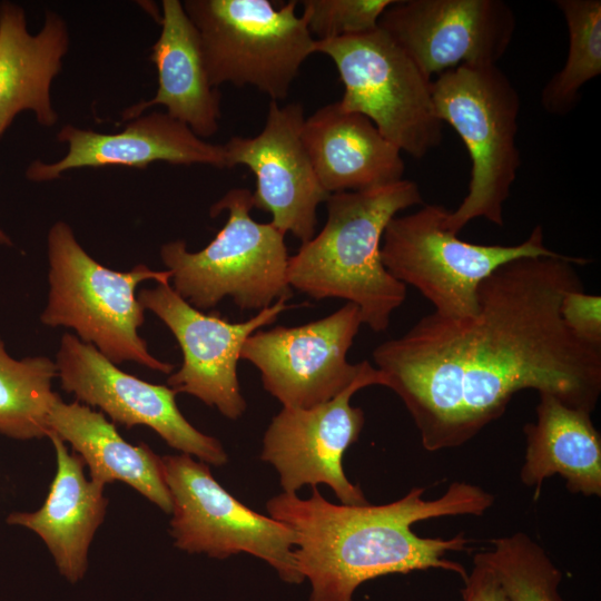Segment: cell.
<instances>
[{
	"label": "cell",
	"mask_w": 601,
	"mask_h": 601,
	"mask_svg": "<svg viewBox=\"0 0 601 601\" xmlns=\"http://www.w3.org/2000/svg\"><path fill=\"white\" fill-rule=\"evenodd\" d=\"M48 437L56 451L57 471L47 499L39 510L13 512L7 522L36 532L60 574L76 583L87 571L89 546L104 522L108 499L105 484L86 479L81 456L69 453L58 436Z\"/></svg>",
	"instance_id": "obj_19"
},
{
	"label": "cell",
	"mask_w": 601,
	"mask_h": 601,
	"mask_svg": "<svg viewBox=\"0 0 601 601\" xmlns=\"http://www.w3.org/2000/svg\"><path fill=\"white\" fill-rule=\"evenodd\" d=\"M161 31L151 47L150 60L158 73L155 97L122 114L124 120L139 117L152 106H164L174 119L187 125L199 138L218 130L220 92L210 83L199 35L179 0H164Z\"/></svg>",
	"instance_id": "obj_21"
},
{
	"label": "cell",
	"mask_w": 601,
	"mask_h": 601,
	"mask_svg": "<svg viewBox=\"0 0 601 601\" xmlns=\"http://www.w3.org/2000/svg\"><path fill=\"white\" fill-rule=\"evenodd\" d=\"M56 363L45 356L16 359L0 336V433L17 440L47 436V416L57 393Z\"/></svg>",
	"instance_id": "obj_25"
},
{
	"label": "cell",
	"mask_w": 601,
	"mask_h": 601,
	"mask_svg": "<svg viewBox=\"0 0 601 601\" xmlns=\"http://www.w3.org/2000/svg\"><path fill=\"white\" fill-rule=\"evenodd\" d=\"M302 139L322 188L328 194L368 189L403 179L401 150L365 116L338 101L305 118Z\"/></svg>",
	"instance_id": "obj_18"
},
{
	"label": "cell",
	"mask_w": 601,
	"mask_h": 601,
	"mask_svg": "<svg viewBox=\"0 0 601 601\" xmlns=\"http://www.w3.org/2000/svg\"><path fill=\"white\" fill-rule=\"evenodd\" d=\"M424 487L381 505L334 504L316 486L308 499L282 492L266 502L268 515L294 534V559L311 583L308 601H353L364 582L392 573L442 569L467 578L465 568L444 558L467 549L461 532L453 538H422L416 522L456 515L484 514L494 496L481 486L453 482L434 500Z\"/></svg>",
	"instance_id": "obj_2"
},
{
	"label": "cell",
	"mask_w": 601,
	"mask_h": 601,
	"mask_svg": "<svg viewBox=\"0 0 601 601\" xmlns=\"http://www.w3.org/2000/svg\"><path fill=\"white\" fill-rule=\"evenodd\" d=\"M47 436L53 434L71 444L90 471V480L130 485L165 513L173 509L165 482L161 456L147 444L132 445L104 414L76 401L65 403L56 394L47 416Z\"/></svg>",
	"instance_id": "obj_23"
},
{
	"label": "cell",
	"mask_w": 601,
	"mask_h": 601,
	"mask_svg": "<svg viewBox=\"0 0 601 601\" xmlns=\"http://www.w3.org/2000/svg\"><path fill=\"white\" fill-rule=\"evenodd\" d=\"M536 421L523 426L524 462L520 477L540 496L543 482L555 474L573 494L601 496V436L591 413L568 406L551 394H539Z\"/></svg>",
	"instance_id": "obj_22"
},
{
	"label": "cell",
	"mask_w": 601,
	"mask_h": 601,
	"mask_svg": "<svg viewBox=\"0 0 601 601\" xmlns=\"http://www.w3.org/2000/svg\"><path fill=\"white\" fill-rule=\"evenodd\" d=\"M298 1L186 0L214 87L252 86L273 101L285 99L315 39L296 14Z\"/></svg>",
	"instance_id": "obj_7"
},
{
	"label": "cell",
	"mask_w": 601,
	"mask_h": 601,
	"mask_svg": "<svg viewBox=\"0 0 601 601\" xmlns=\"http://www.w3.org/2000/svg\"><path fill=\"white\" fill-rule=\"evenodd\" d=\"M300 102L270 101L263 130L231 137L225 145L227 168L245 166L256 178L253 206L270 214L273 226L302 243L315 236L316 211L328 194L322 188L302 139Z\"/></svg>",
	"instance_id": "obj_16"
},
{
	"label": "cell",
	"mask_w": 601,
	"mask_h": 601,
	"mask_svg": "<svg viewBox=\"0 0 601 601\" xmlns=\"http://www.w3.org/2000/svg\"><path fill=\"white\" fill-rule=\"evenodd\" d=\"M569 36L568 55L562 69L541 91L545 112L565 116L579 104L582 87L601 75V1L558 0Z\"/></svg>",
	"instance_id": "obj_24"
},
{
	"label": "cell",
	"mask_w": 601,
	"mask_h": 601,
	"mask_svg": "<svg viewBox=\"0 0 601 601\" xmlns=\"http://www.w3.org/2000/svg\"><path fill=\"white\" fill-rule=\"evenodd\" d=\"M252 191L234 188L210 207V216L228 211L224 227L201 250L189 252L184 240L161 246L173 288L199 311L226 296L240 309L262 311L293 296L287 279L285 234L250 216Z\"/></svg>",
	"instance_id": "obj_6"
},
{
	"label": "cell",
	"mask_w": 601,
	"mask_h": 601,
	"mask_svg": "<svg viewBox=\"0 0 601 601\" xmlns=\"http://www.w3.org/2000/svg\"><path fill=\"white\" fill-rule=\"evenodd\" d=\"M68 47L67 23L58 13L48 11L43 28L32 36L22 7L0 2V137L26 110L42 126L56 124L50 87Z\"/></svg>",
	"instance_id": "obj_20"
},
{
	"label": "cell",
	"mask_w": 601,
	"mask_h": 601,
	"mask_svg": "<svg viewBox=\"0 0 601 601\" xmlns=\"http://www.w3.org/2000/svg\"><path fill=\"white\" fill-rule=\"evenodd\" d=\"M384 384V375L373 367L331 401L311 408L283 407L272 418L260 459L275 467L285 493H296L307 484H326L342 504H368L342 465L344 453L358 440L365 423L363 410L349 402L357 391Z\"/></svg>",
	"instance_id": "obj_13"
},
{
	"label": "cell",
	"mask_w": 601,
	"mask_h": 601,
	"mask_svg": "<svg viewBox=\"0 0 601 601\" xmlns=\"http://www.w3.org/2000/svg\"><path fill=\"white\" fill-rule=\"evenodd\" d=\"M362 324L359 308L346 303L303 325L254 332L240 358L258 368L264 388L283 407L311 408L331 401L374 367L368 361L352 364L346 357Z\"/></svg>",
	"instance_id": "obj_11"
},
{
	"label": "cell",
	"mask_w": 601,
	"mask_h": 601,
	"mask_svg": "<svg viewBox=\"0 0 601 601\" xmlns=\"http://www.w3.org/2000/svg\"><path fill=\"white\" fill-rule=\"evenodd\" d=\"M565 325L581 339L601 345V297L584 289L568 292L561 300Z\"/></svg>",
	"instance_id": "obj_28"
},
{
	"label": "cell",
	"mask_w": 601,
	"mask_h": 601,
	"mask_svg": "<svg viewBox=\"0 0 601 601\" xmlns=\"http://www.w3.org/2000/svg\"><path fill=\"white\" fill-rule=\"evenodd\" d=\"M463 601H510L481 552L473 558V569L461 591Z\"/></svg>",
	"instance_id": "obj_29"
},
{
	"label": "cell",
	"mask_w": 601,
	"mask_h": 601,
	"mask_svg": "<svg viewBox=\"0 0 601 601\" xmlns=\"http://www.w3.org/2000/svg\"><path fill=\"white\" fill-rule=\"evenodd\" d=\"M449 210L427 204L395 216L387 224L381 257L387 272L415 287L445 317L476 312L480 284L502 265L523 257H552L560 253L544 244L541 226L518 245H482L462 240L444 226Z\"/></svg>",
	"instance_id": "obj_8"
},
{
	"label": "cell",
	"mask_w": 601,
	"mask_h": 601,
	"mask_svg": "<svg viewBox=\"0 0 601 601\" xmlns=\"http://www.w3.org/2000/svg\"><path fill=\"white\" fill-rule=\"evenodd\" d=\"M161 462L176 548L220 560L248 553L266 561L284 582L305 580L293 554L294 534L286 525L239 502L215 480L208 464L191 455H164Z\"/></svg>",
	"instance_id": "obj_10"
},
{
	"label": "cell",
	"mask_w": 601,
	"mask_h": 601,
	"mask_svg": "<svg viewBox=\"0 0 601 601\" xmlns=\"http://www.w3.org/2000/svg\"><path fill=\"white\" fill-rule=\"evenodd\" d=\"M0 245L11 246L12 242L9 236L0 229Z\"/></svg>",
	"instance_id": "obj_30"
},
{
	"label": "cell",
	"mask_w": 601,
	"mask_h": 601,
	"mask_svg": "<svg viewBox=\"0 0 601 601\" xmlns=\"http://www.w3.org/2000/svg\"><path fill=\"white\" fill-rule=\"evenodd\" d=\"M137 297L170 329L181 349V367L168 377L167 386L216 407L229 420L239 418L247 407L237 376L242 348L254 332L276 322L290 305L279 299L248 321L231 323L195 308L170 284L144 288Z\"/></svg>",
	"instance_id": "obj_12"
},
{
	"label": "cell",
	"mask_w": 601,
	"mask_h": 601,
	"mask_svg": "<svg viewBox=\"0 0 601 601\" xmlns=\"http://www.w3.org/2000/svg\"><path fill=\"white\" fill-rule=\"evenodd\" d=\"M588 263L564 254L511 260L480 284L474 314L433 312L373 351L426 451L464 445L520 391L589 413L597 407L601 345L579 338L560 311L568 292L583 289L575 266Z\"/></svg>",
	"instance_id": "obj_1"
},
{
	"label": "cell",
	"mask_w": 601,
	"mask_h": 601,
	"mask_svg": "<svg viewBox=\"0 0 601 601\" xmlns=\"http://www.w3.org/2000/svg\"><path fill=\"white\" fill-rule=\"evenodd\" d=\"M492 545L481 554L510 601H564L558 590L562 572L526 533L493 539Z\"/></svg>",
	"instance_id": "obj_26"
},
{
	"label": "cell",
	"mask_w": 601,
	"mask_h": 601,
	"mask_svg": "<svg viewBox=\"0 0 601 601\" xmlns=\"http://www.w3.org/2000/svg\"><path fill=\"white\" fill-rule=\"evenodd\" d=\"M432 96L439 119L457 132L471 159L467 193L449 210L445 228L457 235L476 218L503 226V207L521 165L516 88L497 65L460 66L432 81Z\"/></svg>",
	"instance_id": "obj_5"
},
{
	"label": "cell",
	"mask_w": 601,
	"mask_h": 601,
	"mask_svg": "<svg viewBox=\"0 0 601 601\" xmlns=\"http://www.w3.org/2000/svg\"><path fill=\"white\" fill-rule=\"evenodd\" d=\"M57 139L68 144L67 155L53 164L31 162L26 171L29 180L48 181L83 167L146 168L154 161L227 168L224 145L205 141L167 112L140 115L122 131L109 135L66 125Z\"/></svg>",
	"instance_id": "obj_17"
},
{
	"label": "cell",
	"mask_w": 601,
	"mask_h": 601,
	"mask_svg": "<svg viewBox=\"0 0 601 601\" xmlns=\"http://www.w3.org/2000/svg\"><path fill=\"white\" fill-rule=\"evenodd\" d=\"M47 240L49 293L41 323L75 329L80 341L116 365L135 362L171 373L174 365L152 356L138 334L145 308L136 295L137 286L147 279L169 284L170 272L144 264L129 272L107 268L81 247L65 221L51 226Z\"/></svg>",
	"instance_id": "obj_4"
},
{
	"label": "cell",
	"mask_w": 601,
	"mask_h": 601,
	"mask_svg": "<svg viewBox=\"0 0 601 601\" xmlns=\"http://www.w3.org/2000/svg\"><path fill=\"white\" fill-rule=\"evenodd\" d=\"M314 52L329 57L344 92L341 108L368 118L396 148L422 159L443 139L432 79L380 27L353 36L316 40Z\"/></svg>",
	"instance_id": "obj_9"
},
{
	"label": "cell",
	"mask_w": 601,
	"mask_h": 601,
	"mask_svg": "<svg viewBox=\"0 0 601 601\" xmlns=\"http://www.w3.org/2000/svg\"><path fill=\"white\" fill-rule=\"evenodd\" d=\"M396 0H302V18L316 40L372 31Z\"/></svg>",
	"instance_id": "obj_27"
},
{
	"label": "cell",
	"mask_w": 601,
	"mask_h": 601,
	"mask_svg": "<svg viewBox=\"0 0 601 601\" xmlns=\"http://www.w3.org/2000/svg\"><path fill=\"white\" fill-rule=\"evenodd\" d=\"M378 27L432 79L460 66L497 65L516 18L502 0H396Z\"/></svg>",
	"instance_id": "obj_15"
},
{
	"label": "cell",
	"mask_w": 601,
	"mask_h": 601,
	"mask_svg": "<svg viewBox=\"0 0 601 601\" xmlns=\"http://www.w3.org/2000/svg\"><path fill=\"white\" fill-rule=\"evenodd\" d=\"M422 204L418 185L408 179L331 194L322 230L289 256L290 288L316 300L346 299L359 308L363 324L385 331L406 286L383 265V234L401 210Z\"/></svg>",
	"instance_id": "obj_3"
},
{
	"label": "cell",
	"mask_w": 601,
	"mask_h": 601,
	"mask_svg": "<svg viewBox=\"0 0 601 601\" xmlns=\"http://www.w3.org/2000/svg\"><path fill=\"white\" fill-rule=\"evenodd\" d=\"M61 387L78 402L97 406L126 427L152 428L173 449L214 466L227 463L221 443L193 426L167 385L145 382L125 373L95 346L66 333L56 355Z\"/></svg>",
	"instance_id": "obj_14"
}]
</instances>
